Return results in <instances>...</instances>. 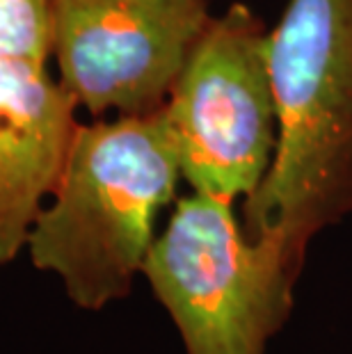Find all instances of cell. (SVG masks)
Segmentation results:
<instances>
[{
  "label": "cell",
  "mask_w": 352,
  "mask_h": 354,
  "mask_svg": "<svg viewBox=\"0 0 352 354\" xmlns=\"http://www.w3.org/2000/svg\"><path fill=\"white\" fill-rule=\"evenodd\" d=\"M277 147L243 229L299 274L311 240L352 213V0H288L268 32Z\"/></svg>",
  "instance_id": "6da1fadb"
},
{
  "label": "cell",
  "mask_w": 352,
  "mask_h": 354,
  "mask_svg": "<svg viewBox=\"0 0 352 354\" xmlns=\"http://www.w3.org/2000/svg\"><path fill=\"white\" fill-rule=\"evenodd\" d=\"M178 178L165 110L80 124L53 201L30 229L33 266L59 277L82 311L129 297L156 238V217L174 199Z\"/></svg>",
  "instance_id": "7a4b0ae2"
},
{
  "label": "cell",
  "mask_w": 352,
  "mask_h": 354,
  "mask_svg": "<svg viewBox=\"0 0 352 354\" xmlns=\"http://www.w3.org/2000/svg\"><path fill=\"white\" fill-rule=\"evenodd\" d=\"M142 277L185 354H268L290 318L299 272L275 240H254L234 203L192 192L154 238Z\"/></svg>",
  "instance_id": "3957f363"
},
{
  "label": "cell",
  "mask_w": 352,
  "mask_h": 354,
  "mask_svg": "<svg viewBox=\"0 0 352 354\" xmlns=\"http://www.w3.org/2000/svg\"><path fill=\"white\" fill-rule=\"evenodd\" d=\"M268 32L243 3L213 17L165 103L192 192L231 203L247 199L270 167L277 110Z\"/></svg>",
  "instance_id": "277c9868"
},
{
  "label": "cell",
  "mask_w": 352,
  "mask_h": 354,
  "mask_svg": "<svg viewBox=\"0 0 352 354\" xmlns=\"http://www.w3.org/2000/svg\"><path fill=\"white\" fill-rule=\"evenodd\" d=\"M211 19L208 0H55L50 55L92 115H151Z\"/></svg>",
  "instance_id": "5b68a950"
},
{
  "label": "cell",
  "mask_w": 352,
  "mask_h": 354,
  "mask_svg": "<svg viewBox=\"0 0 352 354\" xmlns=\"http://www.w3.org/2000/svg\"><path fill=\"white\" fill-rule=\"evenodd\" d=\"M78 101L46 64L0 59V266L26 250L69 160Z\"/></svg>",
  "instance_id": "8992f818"
},
{
  "label": "cell",
  "mask_w": 352,
  "mask_h": 354,
  "mask_svg": "<svg viewBox=\"0 0 352 354\" xmlns=\"http://www.w3.org/2000/svg\"><path fill=\"white\" fill-rule=\"evenodd\" d=\"M55 0H0V59L46 64Z\"/></svg>",
  "instance_id": "52a82bcc"
}]
</instances>
